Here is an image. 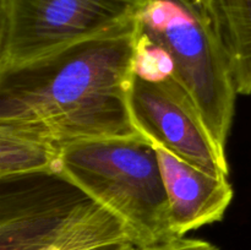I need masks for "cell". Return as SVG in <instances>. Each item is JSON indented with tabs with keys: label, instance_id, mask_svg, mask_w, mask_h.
Wrapping results in <instances>:
<instances>
[{
	"label": "cell",
	"instance_id": "obj_1",
	"mask_svg": "<svg viewBox=\"0 0 251 250\" xmlns=\"http://www.w3.org/2000/svg\"><path fill=\"white\" fill-rule=\"evenodd\" d=\"M136 28L0 71V129L63 149L140 135L130 113Z\"/></svg>",
	"mask_w": 251,
	"mask_h": 250
},
{
	"label": "cell",
	"instance_id": "obj_2",
	"mask_svg": "<svg viewBox=\"0 0 251 250\" xmlns=\"http://www.w3.org/2000/svg\"><path fill=\"white\" fill-rule=\"evenodd\" d=\"M136 36L158 51L169 76L188 93L226 153L238 92L203 0H142Z\"/></svg>",
	"mask_w": 251,
	"mask_h": 250
},
{
	"label": "cell",
	"instance_id": "obj_3",
	"mask_svg": "<svg viewBox=\"0 0 251 250\" xmlns=\"http://www.w3.org/2000/svg\"><path fill=\"white\" fill-rule=\"evenodd\" d=\"M0 180V250H134L124 222L61 174Z\"/></svg>",
	"mask_w": 251,
	"mask_h": 250
},
{
	"label": "cell",
	"instance_id": "obj_4",
	"mask_svg": "<svg viewBox=\"0 0 251 250\" xmlns=\"http://www.w3.org/2000/svg\"><path fill=\"white\" fill-rule=\"evenodd\" d=\"M60 174L119 217L136 247L176 239L156 149L142 135L66 145Z\"/></svg>",
	"mask_w": 251,
	"mask_h": 250
},
{
	"label": "cell",
	"instance_id": "obj_5",
	"mask_svg": "<svg viewBox=\"0 0 251 250\" xmlns=\"http://www.w3.org/2000/svg\"><path fill=\"white\" fill-rule=\"evenodd\" d=\"M141 0H0V71L136 28Z\"/></svg>",
	"mask_w": 251,
	"mask_h": 250
},
{
	"label": "cell",
	"instance_id": "obj_6",
	"mask_svg": "<svg viewBox=\"0 0 251 250\" xmlns=\"http://www.w3.org/2000/svg\"><path fill=\"white\" fill-rule=\"evenodd\" d=\"M130 113L137 132L184 161L212 174H229L227 156L217 147L188 93L172 76L134 75Z\"/></svg>",
	"mask_w": 251,
	"mask_h": 250
},
{
	"label": "cell",
	"instance_id": "obj_7",
	"mask_svg": "<svg viewBox=\"0 0 251 250\" xmlns=\"http://www.w3.org/2000/svg\"><path fill=\"white\" fill-rule=\"evenodd\" d=\"M169 203V225L174 238L220 222L234 190L226 174H212L153 145Z\"/></svg>",
	"mask_w": 251,
	"mask_h": 250
},
{
	"label": "cell",
	"instance_id": "obj_8",
	"mask_svg": "<svg viewBox=\"0 0 251 250\" xmlns=\"http://www.w3.org/2000/svg\"><path fill=\"white\" fill-rule=\"evenodd\" d=\"M222 42L238 95H251V0H203Z\"/></svg>",
	"mask_w": 251,
	"mask_h": 250
},
{
	"label": "cell",
	"instance_id": "obj_9",
	"mask_svg": "<svg viewBox=\"0 0 251 250\" xmlns=\"http://www.w3.org/2000/svg\"><path fill=\"white\" fill-rule=\"evenodd\" d=\"M60 151L47 142L0 129V179L60 174Z\"/></svg>",
	"mask_w": 251,
	"mask_h": 250
},
{
	"label": "cell",
	"instance_id": "obj_10",
	"mask_svg": "<svg viewBox=\"0 0 251 250\" xmlns=\"http://www.w3.org/2000/svg\"><path fill=\"white\" fill-rule=\"evenodd\" d=\"M134 250H220L212 243L194 238H176L149 247H136Z\"/></svg>",
	"mask_w": 251,
	"mask_h": 250
},
{
	"label": "cell",
	"instance_id": "obj_11",
	"mask_svg": "<svg viewBox=\"0 0 251 250\" xmlns=\"http://www.w3.org/2000/svg\"><path fill=\"white\" fill-rule=\"evenodd\" d=\"M141 1H142V0H141Z\"/></svg>",
	"mask_w": 251,
	"mask_h": 250
}]
</instances>
